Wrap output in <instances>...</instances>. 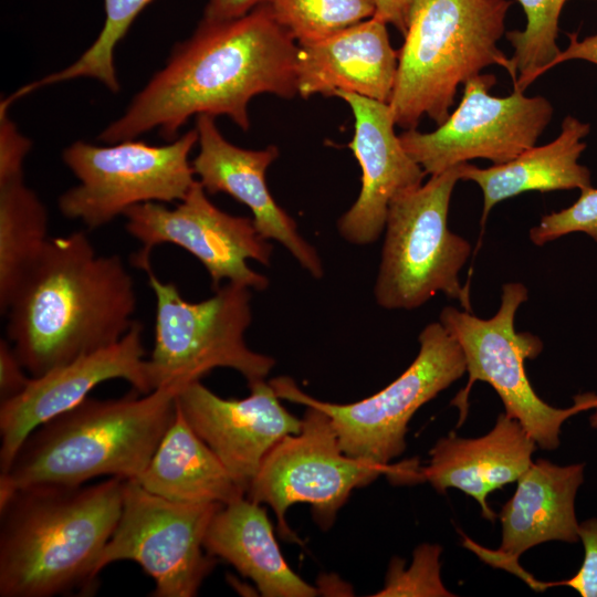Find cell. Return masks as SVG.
Instances as JSON below:
<instances>
[{"instance_id":"1","label":"cell","mask_w":597,"mask_h":597,"mask_svg":"<svg viewBox=\"0 0 597 597\" xmlns=\"http://www.w3.org/2000/svg\"><path fill=\"white\" fill-rule=\"evenodd\" d=\"M296 54L297 42L265 3L240 18L201 20L98 139L114 144L159 128L170 140L190 116L201 114L227 115L248 130L252 97L297 94Z\"/></svg>"},{"instance_id":"2","label":"cell","mask_w":597,"mask_h":597,"mask_svg":"<svg viewBox=\"0 0 597 597\" xmlns=\"http://www.w3.org/2000/svg\"><path fill=\"white\" fill-rule=\"evenodd\" d=\"M133 277L86 233L50 237L7 310V335L32 377L118 342L136 320Z\"/></svg>"},{"instance_id":"3","label":"cell","mask_w":597,"mask_h":597,"mask_svg":"<svg viewBox=\"0 0 597 597\" xmlns=\"http://www.w3.org/2000/svg\"><path fill=\"white\" fill-rule=\"evenodd\" d=\"M125 481L33 485L1 500L0 596L93 594L100 558L121 516Z\"/></svg>"},{"instance_id":"4","label":"cell","mask_w":597,"mask_h":597,"mask_svg":"<svg viewBox=\"0 0 597 597\" xmlns=\"http://www.w3.org/2000/svg\"><path fill=\"white\" fill-rule=\"evenodd\" d=\"M185 386L117 399L86 398L34 429L0 473V501L33 485L77 486L97 476L137 479L149 463Z\"/></svg>"},{"instance_id":"5","label":"cell","mask_w":597,"mask_h":597,"mask_svg":"<svg viewBox=\"0 0 597 597\" xmlns=\"http://www.w3.org/2000/svg\"><path fill=\"white\" fill-rule=\"evenodd\" d=\"M510 0H410L404 44L389 102L396 125L411 129L422 116L437 125L450 115L458 87L490 65L517 72L498 43Z\"/></svg>"},{"instance_id":"6","label":"cell","mask_w":597,"mask_h":597,"mask_svg":"<svg viewBox=\"0 0 597 597\" xmlns=\"http://www.w3.org/2000/svg\"><path fill=\"white\" fill-rule=\"evenodd\" d=\"M463 164L432 175L389 205L374 286L380 307L415 310L442 292L472 312L469 291L459 280L472 248L448 228L451 195Z\"/></svg>"},{"instance_id":"7","label":"cell","mask_w":597,"mask_h":597,"mask_svg":"<svg viewBox=\"0 0 597 597\" xmlns=\"http://www.w3.org/2000/svg\"><path fill=\"white\" fill-rule=\"evenodd\" d=\"M156 298L155 339L147 371L153 390L200 380L214 368L240 373L248 385L264 380L275 360L249 348L251 289L228 282L212 296L186 301L171 282L153 268L145 271Z\"/></svg>"},{"instance_id":"8","label":"cell","mask_w":597,"mask_h":597,"mask_svg":"<svg viewBox=\"0 0 597 597\" xmlns=\"http://www.w3.org/2000/svg\"><path fill=\"white\" fill-rule=\"evenodd\" d=\"M419 353L411 365L377 394L352 404L311 397L290 377L269 383L280 399L324 411L345 454L379 467L406 449L408 422L415 412L467 371L462 349L438 321L419 334Z\"/></svg>"},{"instance_id":"9","label":"cell","mask_w":597,"mask_h":597,"mask_svg":"<svg viewBox=\"0 0 597 597\" xmlns=\"http://www.w3.org/2000/svg\"><path fill=\"white\" fill-rule=\"evenodd\" d=\"M527 300L524 284L509 282L502 286L499 311L490 318L453 306L441 311L439 322L460 345L469 374L467 388L453 404L464 411L473 383L485 381L500 396L505 413L516 419L540 448L555 450L562 425L572 416L593 409L597 395H577L574 405L563 409L549 406L535 394L524 363L540 355L543 343L536 335L517 333L514 327L516 311Z\"/></svg>"},{"instance_id":"10","label":"cell","mask_w":597,"mask_h":597,"mask_svg":"<svg viewBox=\"0 0 597 597\" xmlns=\"http://www.w3.org/2000/svg\"><path fill=\"white\" fill-rule=\"evenodd\" d=\"M196 143V128L161 146L135 139L73 143L62 158L80 184L60 196L61 213L97 229L136 205L181 201L197 181L189 161Z\"/></svg>"},{"instance_id":"11","label":"cell","mask_w":597,"mask_h":597,"mask_svg":"<svg viewBox=\"0 0 597 597\" xmlns=\"http://www.w3.org/2000/svg\"><path fill=\"white\" fill-rule=\"evenodd\" d=\"M302 429L280 440L264 458L247 498L269 504L286 541H297L285 520L295 503L312 506L315 522L327 530L355 488L380 474L420 478L413 463L379 467L345 454L327 415L305 406Z\"/></svg>"},{"instance_id":"12","label":"cell","mask_w":597,"mask_h":597,"mask_svg":"<svg viewBox=\"0 0 597 597\" xmlns=\"http://www.w3.org/2000/svg\"><path fill=\"white\" fill-rule=\"evenodd\" d=\"M222 506L158 496L126 479L115 530L98 562L133 561L155 583V597H193L217 559L203 546L208 525Z\"/></svg>"},{"instance_id":"13","label":"cell","mask_w":597,"mask_h":597,"mask_svg":"<svg viewBox=\"0 0 597 597\" xmlns=\"http://www.w3.org/2000/svg\"><path fill=\"white\" fill-rule=\"evenodd\" d=\"M493 74H478L463 85L458 107L438 128H416L399 135L402 147L427 175H437L471 159L507 163L536 145L553 116L544 96H526L513 88L504 97L491 95Z\"/></svg>"},{"instance_id":"14","label":"cell","mask_w":597,"mask_h":597,"mask_svg":"<svg viewBox=\"0 0 597 597\" xmlns=\"http://www.w3.org/2000/svg\"><path fill=\"white\" fill-rule=\"evenodd\" d=\"M124 217L126 231L142 244L133 264L144 271L151 268L155 247L172 243L200 261L214 290L223 280L255 291L269 285V279L252 270L248 260L270 265L272 244L258 232L252 218L216 207L199 180L172 209L146 202L129 208Z\"/></svg>"},{"instance_id":"15","label":"cell","mask_w":597,"mask_h":597,"mask_svg":"<svg viewBox=\"0 0 597 597\" xmlns=\"http://www.w3.org/2000/svg\"><path fill=\"white\" fill-rule=\"evenodd\" d=\"M142 334L143 325L135 321L118 342L31 377L20 394L1 401L0 472L34 429L77 406L101 383L124 379L140 394L153 391Z\"/></svg>"},{"instance_id":"16","label":"cell","mask_w":597,"mask_h":597,"mask_svg":"<svg viewBox=\"0 0 597 597\" xmlns=\"http://www.w3.org/2000/svg\"><path fill=\"white\" fill-rule=\"evenodd\" d=\"M249 388L250 395L243 399H224L197 380L176 397L189 426L245 494L266 454L285 436L302 429V419L281 405L269 381L259 380Z\"/></svg>"},{"instance_id":"17","label":"cell","mask_w":597,"mask_h":597,"mask_svg":"<svg viewBox=\"0 0 597 597\" xmlns=\"http://www.w3.org/2000/svg\"><path fill=\"white\" fill-rule=\"evenodd\" d=\"M355 118L348 147L362 169V187L354 205L338 219L341 237L355 245L374 243L384 232L389 205L423 184L426 172L408 155L395 133L388 103L339 92Z\"/></svg>"},{"instance_id":"18","label":"cell","mask_w":597,"mask_h":597,"mask_svg":"<svg viewBox=\"0 0 597 597\" xmlns=\"http://www.w3.org/2000/svg\"><path fill=\"white\" fill-rule=\"evenodd\" d=\"M199 153L191 165L207 193L224 192L252 212L258 232L280 242L313 277L324 274L315 248L298 232L297 224L273 199L265 181L268 167L279 157L276 146L253 150L228 142L214 117L198 115Z\"/></svg>"},{"instance_id":"19","label":"cell","mask_w":597,"mask_h":597,"mask_svg":"<svg viewBox=\"0 0 597 597\" xmlns=\"http://www.w3.org/2000/svg\"><path fill=\"white\" fill-rule=\"evenodd\" d=\"M397 67L387 23L374 15L326 39L297 44L296 90L303 98L346 92L389 104Z\"/></svg>"},{"instance_id":"20","label":"cell","mask_w":597,"mask_h":597,"mask_svg":"<svg viewBox=\"0 0 597 597\" xmlns=\"http://www.w3.org/2000/svg\"><path fill=\"white\" fill-rule=\"evenodd\" d=\"M536 442L522 425L505 412L486 434L464 439L451 432L430 450L429 464L420 478L440 493L461 490L481 506L482 515L494 521L486 498L494 490L517 481L532 463Z\"/></svg>"},{"instance_id":"21","label":"cell","mask_w":597,"mask_h":597,"mask_svg":"<svg viewBox=\"0 0 597 597\" xmlns=\"http://www.w3.org/2000/svg\"><path fill=\"white\" fill-rule=\"evenodd\" d=\"M584 463L566 467L538 459L517 479L514 495L500 512L502 541L495 553L503 566H519L525 551L549 541H579L575 498Z\"/></svg>"},{"instance_id":"22","label":"cell","mask_w":597,"mask_h":597,"mask_svg":"<svg viewBox=\"0 0 597 597\" xmlns=\"http://www.w3.org/2000/svg\"><path fill=\"white\" fill-rule=\"evenodd\" d=\"M203 546L208 554L227 561L250 578L264 597H313L318 593L287 565L265 509L248 498H239L214 513Z\"/></svg>"},{"instance_id":"23","label":"cell","mask_w":597,"mask_h":597,"mask_svg":"<svg viewBox=\"0 0 597 597\" xmlns=\"http://www.w3.org/2000/svg\"><path fill=\"white\" fill-rule=\"evenodd\" d=\"M589 133L588 123L568 115L554 140L543 146L535 145L507 163L488 168L464 163L461 180L473 181L482 190L481 224L484 226L495 205L517 195L569 189L582 191L591 187L590 170L578 163L586 148L583 139Z\"/></svg>"},{"instance_id":"24","label":"cell","mask_w":597,"mask_h":597,"mask_svg":"<svg viewBox=\"0 0 597 597\" xmlns=\"http://www.w3.org/2000/svg\"><path fill=\"white\" fill-rule=\"evenodd\" d=\"M135 480L158 496L182 503L226 505L245 495L177 405L149 463Z\"/></svg>"},{"instance_id":"25","label":"cell","mask_w":597,"mask_h":597,"mask_svg":"<svg viewBox=\"0 0 597 597\" xmlns=\"http://www.w3.org/2000/svg\"><path fill=\"white\" fill-rule=\"evenodd\" d=\"M45 206L23 171L0 176V311L6 315L20 283L50 235Z\"/></svg>"},{"instance_id":"26","label":"cell","mask_w":597,"mask_h":597,"mask_svg":"<svg viewBox=\"0 0 597 597\" xmlns=\"http://www.w3.org/2000/svg\"><path fill=\"white\" fill-rule=\"evenodd\" d=\"M153 0H104L105 23L94 43L71 65L27 84L9 96L14 102L43 86L78 77H91L102 82L111 92L117 93L121 85L114 66V51L135 18Z\"/></svg>"},{"instance_id":"27","label":"cell","mask_w":597,"mask_h":597,"mask_svg":"<svg viewBox=\"0 0 597 597\" xmlns=\"http://www.w3.org/2000/svg\"><path fill=\"white\" fill-rule=\"evenodd\" d=\"M526 25L505 32L514 49L511 57L517 72L513 88L524 92L538 76L547 72L549 63L559 54L557 45L559 15L569 0H517Z\"/></svg>"},{"instance_id":"28","label":"cell","mask_w":597,"mask_h":597,"mask_svg":"<svg viewBox=\"0 0 597 597\" xmlns=\"http://www.w3.org/2000/svg\"><path fill=\"white\" fill-rule=\"evenodd\" d=\"M297 44L326 39L375 15V0H263Z\"/></svg>"},{"instance_id":"29","label":"cell","mask_w":597,"mask_h":597,"mask_svg":"<svg viewBox=\"0 0 597 597\" xmlns=\"http://www.w3.org/2000/svg\"><path fill=\"white\" fill-rule=\"evenodd\" d=\"M438 545L422 544L413 552V561L408 569L398 557L390 563L385 586L373 596H453L440 578Z\"/></svg>"},{"instance_id":"30","label":"cell","mask_w":597,"mask_h":597,"mask_svg":"<svg viewBox=\"0 0 597 597\" xmlns=\"http://www.w3.org/2000/svg\"><path fill=\"white\" fill-rule=\"evenodd\" d=\"M573 232H584L597 242V189L593 186L582 190L570 207L543 216L531 228L530 240L542 247Z\"/></svg>"},{"instance_id":"31","label":"cell","mask_w":597,"mask_h":597,"mask_svg":"<svg viewBox=\"0 0 597 597\" xmlns=\"http://www.w3.org/2000/svg\"><path fill=\"white\" fill-rule=\"evenodd\" d=\"M579 540L584 545V561L572 578L555 583L575 589L583 597H597V519L579 524Z\"/></svg>"},{"instance_id":"32","label":"cell","mask_w":597,"mask_h":597,"mask_svg":"<svg viewBox=\"0 0 597 597\" xmlns=\"http://www.w3.org/2000/svg\"><path fill=\"white\" fill-rule=\"evenodd\" d=\"M10 342L0 341V398L8 400L20 394L30 378Z\"/></svg>"},{"instance_id":"33","label":"cell","mask_w":597,"mask_h":597,"mask_svg":"<svg viewBox=\"0 0 597 597\" xmlns=\"http://www.w3.org/2000/svg\"><path fill=\"white\" fill-rule=\"evenodd\" d=\"M568 46L549 63L547 71L552 67L570 60H583L597 65V33L578 38V32L567 33Z\"/></svg>"},{"instance_id":"34","label":"cell","mask_w":597,"mask_h":597,"mask_svg":"<svg viewBox=\"0 0 597 597\" xmlns=\"http://www.w3.org/2000/svg\"><path fill=\"white\" fill-rule=\"evenodd\" d=\"M263 0H209L203 13V21L218 22L240 18Z\"/></svg>"},{"instance_id":"35","label":"cell","mask_w":597,"mask_h":597,"mask_svg":"<svg viewBox=\"0 0 597 597\" xmlns=\"http://www.w3.org/2000/svg\"><path fill=\"white\" fill-rule=\"evenodd\" d=\"M375 17L392 24L402 35L407 31L410 0H375Z\"/></svg>"},{"instance_id":"36","label":"cell","mask_w":597,"mask_h":597,"mask_svg":"<svg viewBox=\"0 0 597 597\" xmlns=\"http://www.w3.org/2000/svg\"><path fill=\"white\" fill-rule=\"evenodd\" d=\"M594 412L593 415L590 416L589 418V421H590V426L595 429H597V398L595 400V405H594Z\"/></svg>"}]
</instances>
